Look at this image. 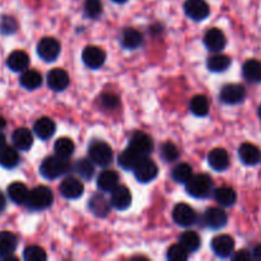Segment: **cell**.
<instances>
[{"mask_svg":"<svg viewBox=\"0 0 261 261\" xmlns=\"http://www.w3.org/2000/svg\"><path fill=\"white\" fill-rule=\"evenodd\" d=\"M70 162L68 158L60 157V155H53L42 161L40 167L41 175L47 180H55V178L64 176L70 171Z\"/></svg>","mask_w":261,"mask_h":261,"instance_id":"6da1fadb","label":"cell"},{"mask_svg":"<svg viewBox=\"0 0 261 261\" xmlns=\"http://www.w3.org/2000/svg\"><path fill=\"white\" fill-rule=\"evenodd\" d=\"M54 201V194L46 186H37L30 191L25 204L32 211H43L51 206Z\"/></svg>","mask_w":261,"mask_h":261,"instance_id":"7a4b0ae2","label":"cell"},{"mask_svg":"<svg viewBox=\"0 0 261 261\" xmlns=\"http://www.w3.org/2000/svg\"><path fill=\"white\" fill-rule=\"evenodd\" d=\"M212 186H213V182L211 177L205 173H199V175L191 176L190 180L186 182V191L193 198L203 199L211 194Z\"/></svg>","mask_w":261,"mask_h":261,"instance_id":"3957f363","label":"cell"},{"mask_svg":"<svg viewBox=\"0 0 261 261\" xmlns=\"http://www.w3.org/2000/svg\"><path fill=\"white\" fill-rule=\"evenodd\" d=\"M89 160L101 167L111 165L112 158H114V152L111 147L103 142H93L88 148Z\"/></svg>","mask_w":261,"mask_h":261,"instance_id":"277c9868","label":"cell"},{"mask_svg":"<svg viewBox=\"0 0 261 261\" xmlns=\"http://www.w3.org/2000/svg\"><path fill=\"white\" fill-rule=\"evenodd\" d=\"M135 177L139 182L147 184L150 181L154 180L158 175V167L152 160L147 157H143L142 160L138 162V165L135 166V168L133 170Z\"/></svg>","mask_w":261,"mask_h":261,"instance_id":"5b68a950","label":"cell"},{"mask_svg":"<svg viewBox=\"0 0 261 261\" xmlns=\"http://www.w3.org/2000/svg\"><path fill=\"white\" fill-rule=\"evenodd\" d=\"M60 43L54 37H43L37 45V54L42 60L55 61L60 55Z\"/></svg>","mask_w":261,"mask_h":261,"instance_id":"8992f818","label":"cell"},{"mask_svg":"<svg viewBox=\"0 0 261 261\" xmlns=\"http://www.w3.org/2000/svg\"><path fill=\"white\" fill-rule=\"evenodd\" d=\"M129 148L135 150L142 157H147V155H149L153 152L154 144H153V140L149 135L145 134V133L138 132L134 133L132 138H130Z\"/></svg>","mask_w":261,"mask_h":261,"instance_id":"52a82bcc","label":"cell"},{"mask_svg":"<svg viewBox=\"0 0 261 261\" xmlns=\"http://www.w3.org/2000/svg\"><path fill=\"white\" fill-rule=\"evenodd\" d=\"M246 98V89L241 84H227L221 91V101L226 105H239Z\"/></svg>","mask_w":261,"mask_h":261,"instance_id":"ba28073f","label":"cell"},{"mask_svg":"<svg viewBox=\"0 0 261 261\" xmlns=\"http://www.w3.org/2000/svg\"><path fill=\"white\" fill-rule=\"evenodd\" d=\"M172 218L180 227H191L196 222V213L188 204H177L172 212Z\"/></svg>","mask_w":261,"mask_h":261,"instance_id":"9c48e42d","label":"cell"},{"mask_svg":"<svg viewBox=\"0 0 261 261\" xmlns=\"http://www.w3.org/2000/svg\"><path fill=\"white\" fill-rule=\"evenodd\" d=\"M184 9L186 15L193 20L205 19L211 13V8L205 0H186Z\"/></svg>","mask_w":261,"mask_h":261,"instance_id":"30bf717a","label":"cell"},{"mask_svg":"<svg viewBox=\"0 0 261 261\" xmlns=\"http://www.w3.org/2000/svg\"><path fill=\"white\" fill-rule=\"evenodd\" d=\"M83 63L89 69H99L106 61V53L98 46H87L82 54Z\"/></svg>","mask_w":261,"mask_h":261,"instance_id":"8fae6325","label":"cell"},{"mask_svg":"<svg viewBox=\"0 0 261 261\" xmlns=\"http://www.w3.org/2000/svg\"><path fill=\"white\" fill-rule=\"evenodd\" d=\"M212 250L217 256L226 259L233 254L234 250V240L228 234H221V236L214 237L212 241Z\"/></svg>","mask_w":261,"mask_h":261,"instance_id":"7c38bea8","label":"cell"},{"mask_svg":"<svg viewBox=\"0 0 261 261\" xmlns=\"http://www.w3.org/2000/svg\"><path fill=\"white\" fill-rule=\"evenodd\" d=\"M204 224L212 229H221L227 224L228 217L227 213L221 208H209L204 213Z\"/></svg>","mask_w":261,"mask_h":261,"instance_id":"4fadbf2b","label":"cell"},{"mask_svg":"<svg viewBox=\"0 0 261 261\" xmlns=\"http://www.w3.org/2000/svg\"><path fill=\"white\" fill-rule=\"evenodd\" d=\"M111 205L119 211H125L132 205V193L124 185H117L111 191Z\"/></svg>","mask_w":261,"mask_h":261,"instance_id":"5bb4252c","label":"cell"},{"mask_svg":"<svg viewBox=\"0 0 261 261\" xmlns=\"http://www.w3.org/2000/svg\"><path fill=\"white\" fill-rule=\"evenodd\" d=\"M60 193L66 199H78L83 195L84 186L81 180L75 177H66L60 184Z\"/></svg>","mask_w":261,"mask_h":261,"instance_id":"9a60e30c","label":"cell"},{"mask_svg":"<svg viewBox=\"0 0 261 261\" xmlns=\"http://www.w3.org/2000/svg\"><path fill=\"white\" fill-rule=\"evenodd\" d=\"M70 83L69 74L64 69H53L47 74V86L53 91L61 92L66 88Z\"/></svg>","mask_w":261,"mask_h":261,"instance_id":"2e32d148","label":"cell"},{"mask_svg":"<svg viewBox=\"0 0 261 261\" xmlns=\"http://www.w3.org/2000/svg\"><path fill=\"white\" fill-rule=\"evenodd\" d=\"M226 42V36L219 28H211L204 36V45L208 50L214 51V53L223 50Z\"/></svg>","mask_w":261,"mask_h":261,"instance_id":"e0dca14e","label":"cell"},{"mask_svg":"<svg viewBox=\"0 0 261 261\" xmlns=\"http://www.w3.org/2000/svg\"><path fill=\"white\" fill-rule=\"evenodd\" d=\"M240 160L246 166H256L261 162V150L251 143H244L239 149Z\"/></svg>","mask_w":261,"mask_h":261,"instance_id":"ac0fdd59","label":"cell"},{"mask_svg":"<svg viewBox=\"0 0 261 261\" xmlns=\"http://www.w3.org/2000/svg\"><path fill=\"white\" fill-rule=\"evenodd\" d=\"M208 163L214 171L227 170L229 167V155L223 148H216L208 154Z\"/></svg>","mask_w":261,"mask_h":261,"instance_id":"d6986e66","label":"cell"},{"mask_svg":"<svg viewBox=\"0 0 261 261\" xmlns=\"http://www.w3.org/2000/svg\"><path fill=\"white\" fill-rule=\"evenodd\" d=\"M18 240L14 233L9 231L0 232V259L9 260L10 255L17 249Z\"/></svg>","mask_w":261,"mask_h":261,"instance_id":"ffe728a7","label":"cell"},{"mask_svg":"<svg viewBox=\"0 0 261 261\" xmlns=\"http://www.w3.org/2000/svg\"><path fill=\"white\" fill-rule=\"evenodd\" d=\"M12 140L15 149L18 150H30L33 144L32 133H31L28 129H25V127L15 129L12 135Z\"/></svg>","mask_w":261,"mask_h":261,"instance_id":"44dd1931","label":"cell"},{"mask_svg":"<svg viewBox=\"0 0 261 261\" xmlns=\"http://www.w3.org/2000/svg\"><path fill=\"white\" fill-rule=\"evenodd\" d=\"M119 185V175L114 170H106L99 173L97 178V186L105 193H111Z\"/></svg>","mask_w":261,"mask_h":261,"instance_id":"7402d4cb","label":"cell"},{"mask_svg":"<svg viewBox=\"0 0 261 261\" xmlns=\"http://www.w3.org/2000/svg\"><path fill=\"white\" fill-rule=\"evenodd\" d=\"M7 65L13 71H24L30 65V56L24 51H13L8 58Z\"/></svg>","mask_w":261,"mask_h":261,"instance_id":"603a6c76","label":"cell"},{"mask_svg":"<svg viewBox=\"0 0 261 261\" xmlns=\"http://www.w3.org/2000/svg\"><path fill=\"white\" fill-rule=\"evenodd\" d=\"M35 129L36 135H37L40 139L46 140L48 138L53 137L56 132V125L54 122V120H51L50 117H41L37 121L35 122Z\"/></svg>","mask_w":261,"mask_h":261,"instance_id":"cb8c5ba5","label":"cell"},{"mask_svg":"<svg viewBox=\"0 0 261 261\" xmlns=\"http://www.w3.org/2000/svg\"><path fill=\"white\" fill-rule=\"evenodd\" d=\"M19 163V154L17 149L9 145H3L0 147V166L4 168H14Z\"/></svg>","mask_w":261,"mask_h":261,"instance_id":"d4e9b609","label":"cell"},{"mask_svg":"<svg viewBox=\"0 0 261 261\" xmlns=\"http://www.w3.org/2000/svg\"><path fill=\"white\" fill-rule=\"evenodd\" d=\"M242 74L245 79L250 83H260L261 82V63L259 60H247L242 66Z\"/></svg>","mask_w":261,"mask_h":261,"instance_id":"484cf974","label":"cell"},{"mask_svg":"<svg viewBox=\"0 0 261 261\" xmlns=\"http://www.w3.org/2000/svg\"><path fill=\"white\" fill-rule=\"evenodd\" d=\"M143 43V35L135 28H127L124 31L121 36L122 47L127 50H135Z\"/></svg>","mask_w":261,"mask_h":261,"instance_id":"4316f807","label":"cell"},{"mask_svg":"<svg viewBox=\"0 0 261 261\" xmlns=\"http://www.w3.org/2000/svg\"><path fill=\"white\" fill-rule=\"evenodd\" d=\"M28 194V188L22 182H13L8 186V196L15 204H25Z\"/></svg>","mask_w":261,"mask_h":261,"instance_id":"83f0119b","label":"cell"},{"mask_svg":"<svg viewBox=\"0 0 261 261\" xmlns=\"http://www.w3.org/2000/svg\"><path fill=\"white\" fill-rule=\"evenodd\" d=\"M142 158V155L138 154L135 150H133L132 148H127V149H125L124 152L119 155L117 163H119V166L122 170L133 171Z\"/></svg>","mask_w":261,"mask_h":261,"instance_id":"f1b7e54d","label":"cell"},{"mask_svg":"<svg viewBox=\"0 0 261 261\" xmlns=\"http://www.w3.org/2000/svg\"><path fill=\"white\" fill-rule=\"evenodd\" d=\"M214 199L222 206H232L237 200L236 191L228 186H222L214 191Z\"/></svg>","mask_w":261,"mask_h":261,"instance_id":"f546056e","label":"cell"},{"mask_svg":"<svg viewBox=\"0 0 261 261\" xmlns=\"http://www.w3.org/2000/svg\"><path fill=\"white\" fill-rule=\"evenodd\" d=\"M19 83L23 88L33 91V89H37L42 84V76L36 70H25L20 75Z\"/></svg>","mask_w":261,"mask_h":261,"instance_id":"4dcf8cb0","label":"cell"},{"mask_svg":"<svg viewBox=\"0 0 261 261\" xmlns=\"http://www.w3.org/2000/svg\"><path fill=\"white\" fill-rule=\"evenodd\" d=\"M89 209L97 217H105L110 212V203L102 195H93L89 200Z\"/></svg>","mask_w":261,"mask_h":261,"instance_id":"1f68e13d","label":"cell"},{"mask_svg":"<svg viewBox=\"0 0 261 261\" xmlns=\"http://www.w3.org/2000/svg\"><path fill=\"white\" fill-rule=\"evenodd\" d=\"M208 69L214 73H222V71H226L227 69L231 65V59L227 55H221V54H217V55L211 56L208 59Z\"/></svg>","mask_w":261,"mask_h":261,"instance_id":"d6a6232c","label":"cell"},{"mask_svg":"<svg viewBox=\"0 0 261 261\" xmlns=\"http://www.w3.org/2000/svg\"><path fill=\"white\" fill-rule=\"evenodd\" d=\"M180 244L185 247L188 252H194L200 247L201 240L196 232L186 231L180 236Z\"/></svg>","mask_w":261,"mask_h":261,"instance_id":"836d02e7","label":"cell"},{"mask_svg":"<svg viewBox=\"0 0 261 261\" xmlns=\"http://www.w3.org/2000/svg\"><path fill=\"white\" fill-rule=\"evenodd\" d=\"M190 110L195 116H199V117L206 116L209 112L208 98H206L205 96H201V94L195 96L190 102Z\"/></svg>","mask_w":261,"mask_h":261,"instance_id":"e575fe53","label":"cell"},{"mask_svg":"<svg viewBox=\"0 0 261 261\" xmlns=\"http://www.w3.org/2000/svg\"><path fill=\"white\" fill-rule=\"evenodd\" d=\"M54 149H55V153L60 157L69 158L74 153V149H75V145H74V142L69 138H60L55 142V145H54Z\"/></svg>","mask_w":261,"mask_h":261,"instance_id":"d590c367","label":"cell"},{"mask_svg":"<svg viewBox=\"0 0 261 261\" xmlns=\"http://www.w3.org/2000/svg\"><path fill=\"white\" fill-rule=\"evenodd\" d=\"M193 176V168L188 163H180L172 170V178L177 184H186Z\"/></svg>","mask_w":261,"mask_h":261,"instance_id":"8d00e7d4","label":"cell"},{"mask_svg":"<svg viewBox=\"0 0 261 261\" xmlns=\"http://www.w3.org/2000/svg\"><path fill=\"white\" fill-rule=\"evenodd\" d=\"M75 172L78 173L79 177H82L83 180H91L92 176L94 173V167L93 162L91 160H79L75 163V167H74Z\"/></svg>","mask_w":261,"mask_h":261,"instance_id":"74e56055","label":"cell"},{"mask_svg":"<svg viewBox=\"0 0 261 261\" xmlns=\"http://www.w3.org/2000/svg\"><path fill=\"white\" fill-rule=\"evenodd\" d=\"M23 257L27 261H45L47 259V255H46L45 250L40 246H32L25 247L24 252H23Z\"/></svg>","mask_w":261,"mask_h":261,"instance_id":"f35d334b","label":"cell"},{"mask_svg":"<svg viewBox=\"0 0 261 261\" xmlns=\"http://www.w3.org/2000/svg\"><path fill=\"white\" fill-rule=\"evenodd\" d=\"M189 252L181 244L172 245L167 251V259L171 261H185L188 260Z\"/></svg>","mask_w":261,"mask_h":261,"instance_id":"ab89813d","label":"cell"},{"mask_svg":"<svg viewBox=\"0 0 261 261\" xmlns=\"http://www.w3.org/2000/svg\"><path fill=\"white\" fill-rule=\"evenodd\" d=\"M178 149L172 142H166L163 143L162 147H161V155H162L163 160L166 162H173L178 158Z\"/></svg>","mask_w":261,"mask_h":261,"instance_id":"60d3db41","label":"cell"},{"mask_svg":"<svg viewBox=\"0 0 261 261\" xmlns=\"http://www.w3.org/2000/svg\"><path fill=\"white\" fill-rule=\"evenodd\" d=\"M84 12L87 17L97 18L102 14V3L101 0H86L84 4Z\"/></svg>","mask_w":261,"mask_h":261,"instance_id":"b9f144b4","label":"cell"},{"mask_svg":"<svg viewBox=\"0 0 261 261\" xmlns=\"http://www.w3.org/2000/svg\"><path fill=\"white\" fill-rule=\"evenodd\" d=\"M17 31V22L14 18L12 17H3L2 22H0V32L3 35H12Z\"/></svg>","mask_w":261,"mask_h":261,"instance_id":"7bdbcfd3","label":"cell"},{"mask_svg":"<svg viewBox=\"0 0 261 261\" xmlns=\"http://www.w3.org/2000/svg\"><path fill=\"white\" fill-rule=\"evenodd\" d=\"M101 102L106 109H115L119 105V98L112 93H106L101 97Z\"/></svg>","mask_w":261,"mask_h":261,"instance_id":"ee69618b","label":"cell"},{"mask_svg":"<svg viewBox=\"0 0 261 261\" xmlns=\"http://www.w3.org/2000/svg\"><path fill=\"white\" fill-rule=\"evenodd\" d=\"M232 259L234 261H250L252 259V255L249 251H246V250H241V251H237L232 256Z\"/></svg>","mask_w":261,"mask_h":261,"instance_id":"f6af8a7d","label":"cell"},{"mask_svg":"<svg viewBox=\"0 0 261 261\" xmlns=\"http://www.w3.org/2000/svg\"><path fill=\"white\" fill-rule=\"evenodd\" d=\"M252 259L261 261V245H257L252 251Z\"/></svg>","mask_w":261,"mask_h":261,"instance_id":"bcb514c9","label":"cell"},{"mask_svg":"<svg viewBox=\"0 0 261 261\" xmlns=\"http://www.w3.org/2000/svg\"><path fill=\"white\" fill-rule=\"evenodd\" d=\"M4 208H5V198H4V195L0 193V213L4 211Z\"/></svg>","mask_w":261,"mask_h":261,"instance_id":"7dc6e473","label":"cell"},{"mask_svg":"<svg viewBox=\"0 0 261 261\" xmlns=\"http://www.w3.org/2000/svg\"><path fill=\"white\" fill-rule=\"evenodd\" d=\"M4 144H5V135L0 132V147H3Z\"/></svg>","mask_w":261,"mask_h":261,"instance_id":"c3c4849f","label":"cell"},{"mask_svg":"<svg viewBox=\"0 0 261 261\" xmlns=\"http://www.w3.org/2000/svg\"><path fill=\"white\" fill-rule=\"evenodd\" d=\"M5 124H7V122H5L4 117H3V116H0V129H3V127L5 126Z\"/></svg>","mask_w":261,"mask_h":261,"instance_id":"681fc988","label":"cell"},{"mask_svg":"<svg viewBox=\"0 0 261 261\" xmlns=\"http://www.w3.org/2000/svg\"><path fill=\"white\" fill-rule=\"evenodd\" d=\"M114 3H117V4H122V3H125L126 0H112Z\"/></svg>","mask_w":261,"mask_h":261,"instance_id":"f907efd6","label":"cell"},{"mask_svg":"<svg viewBox=\"0 0 261 261\" xmlns=\"http://www.w3.org/2000/svg\"><path fill=\"white\" fill-rule=\"evenodd\" d=\"M259 117L261 119V105H260V107H259Z\"/></svg>","mask_w":261,"mask_h":261,"instance_id":"816d5d0a","label":"cell"}]
</instances>
